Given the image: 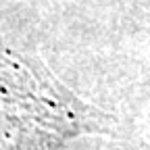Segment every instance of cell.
<instances>
[{
    "instance_id": "cell-1",
    "label": "cell",
    "mask_w": 150,
    "mask_h": 150,
    "mask_svg": "<svg viewBox=\"0 0 150 150\" xmlns=\"http://www.w3.org/2000/svg\"><path fill=\"white\" fill-rule=\"evenodd\" d=\"M96 125V110L44 67L0 50V150H56Z\"/></svg>"
}]
</instances>
